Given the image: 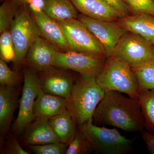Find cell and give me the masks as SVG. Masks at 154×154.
<instances>
[{
	"label": "cell",
	"instance_id": "cell-1",
	"mask_svg": "<svg viewBox=\"0 0 154 154\" xmlns=\"http://www.w3.org/2000/svg\"><path fill=\"white\" fill-rule=\"evenodd\" d=\"M93 122L99 126H113L128 132H141L144 118L138 99L125 97L120 92H105L93 116Z\"/></svg>",
	"mask_w": 154,
	"mask_h": 154
},
{
	"label": "cell",
	"instance_id": "cell-2",
	"mask_svg": "<svg viewBox=\"0 0 154 154\" xmlns=\"http://www.w3.org/2000/svg\"><path fill=\"white\" fill-rule=\"evenodd\" d=\"M105 93L95 77L80 74L76 78L67 101L66 107L77 126L93 119Z\"/></svg>",
	"mask_w": 154,
	"mask_h": 154
},
{
	"label": "cell",
	"instance_id": "cell-3",
	"mask_svg": "<svg viewBox=\"0 0 154 154\" xmlns=\"http://www.w3.org/2000/svg\"><path fill=\"white\" fill-rule=\"evenodd\" d=\"M96 80L105 92L118 91L138 99L140 88L136 75L128 64L118 58L107 57L105 66Z\"/></svg>",
	"mask_w": 154,
	"mask_h": 154
},
{
	"label": "cell",
	"instance_id": "cell-4",
	"mask_svg": "<svg viewBox=\"0 0 154 154\" xmlns=\"http://www.w3.org/2000/svg\"><path fill=\"white\" fill-rule=\"evenodd\" d=\"M17 3V12L10 30L16 52L14 66L16 70L19 71L24 65L26 54L30 45L42 36L27 4Z\"/></svg>",
	"mask_w": 154,
	"mask_h": 154
},
{
	"label": "cell",
	"instance_id": "cell-5",
	"mask_svg": "<svg viewBox=\"0 0 154 154\" xmlns=\"http://www.w3.org/2000/svg\"><path fill=\"white\" fill-rule=\"evenodd\" d=\"M94 150L104 154H125L132 151L135 137L128 139L116 129L96 125L93 119L78 126Z\"/></svg>",
	"mask_w": 154,
	"mask_h": 154
},
{
	"label": "cell",
	"instance_id": "cell-6",
	"mask_svg": "<svg viewBox=\"0 0 154 154\" xmlns=\"http://www.w3.org/2000/svg\"><path fill=\"white\" fill-rule=\"evenodd\" d=\"M23 74L24 85L19 100V113L12 126L13 132L17 136L22 134L34 120L33 105L41 89L38 72L25 66Z\"/></svg>",
	"mask_w": 154,
	"mask_h": 154
},
{
	"label": "cell",
	"instance_id": "cell-7",
	"mask_svg": "<svg viewBox=\"0 0 154 154\" xmlns=\"http://www.w3.org/2000/svg\"><path fill=\"white\" fill-rule=\"evenodd\" d=\"M154 50V45L149 42L127 31L116 45L111 56L120 59L133 68L152 61Z\"/></svg>",
	"mask_w": 154,
	"mask_h": 154
},
{
	"label": "cell",
	"instance_id": "cell-8",
	"mask_svg": "<svg viewBox=\"0 0 154 154\" xmlns=\"http://www.w3.org/2000/svg\"><path fill=\"white\" fill-rule=\"evenodd\" d=\"M58 22L63 29L71 51L106 57L102 45L82 22L75 19Z\"/></svg>",
	"mask_w": 154,
	"mask_h": 154
},
{
	"label": "cell",
	"instance_id": "cell-9",
	"mask_svg": "<svg viewBox=\"0 0 154 154\" xmlns=\"http://www.w3.org/2000/svg\"><path fill=\"white\" fill-rule=\"evenodd\" d=\"M107 57L73 51H60L56 56L53 66L96 78L105 66Z\"/></svg>",
	"mask_w": 154,
	"mask_h": 154
},
{
	"label": "cell",
	"instance_id": "cell-10",
	"mask_svg": "<svg viewBox=\"0 0 154 154\" xmlns=\"http://www.w3.org/2000/svg\"><path fill=\"white\" fill-rule=\"evenodd\" d=\"M77 19L83 22L101 42L106 57L111 56L116 45L127 31L116 21L97 20L80 14Z\"/></svg>",
	"mask_w": 154,
	"mask_h": 154
},
{
	"label": "cell",
	"instance_id": "cell-11",
	"mask_svg": "<svg viewBox=\"0 0 154 154\" xmlns=\"http://www.w3.org/2000/svg\"><path fill=\"white\" fill-rule=\"evenodd\" d=\"M66 69L54 67L38 72L42 90L68 100L76 78Z\"/></svg>",
	"mask_w": 154,
	"mask_h": 154
},
{
	"label": "cell",
	"instance_id": "cell-12",
	"mask_svg": "<svg viewBox=\"0 0 154 154\" xmlns=\"http://www.w3.org/2000/svg\"><path fill=\"white\" fill-rule=\"evenodd\" d=\"M60 52L56 46L42 36H39L28 48L24 65L38 72L45 71L54 67V59Z\"/></svg>",
	"mask_w": 154,
	"mask_h": 154
},
{
	"label": "cell",
	"instance_id": "cell-13",
	"mask_svg": "<svg viewBox=\"0 0 154 154\" xmlns=\"http://www.w3.org/2000/svg\"><path fill=\"white\" fill-rule=\"evenodd\" d=\"M41 36L61 52L71 51L66 36L60 24L48 17L44 11L31 13Z\"/></svg>",
	"mask_w": 154,
	"mask_h": 154
},
{
	"label": "cell",
	"instance_id": "cell-14",
	"mask_svg": "<svg viewBox=\"0 0 154 154\" xmlns=\"http://www.w3.org/2000/svg\"><path fill=\"white\" fill-rule=\"evenodd\" d=\"M17 87L0 85V135L1 140L8 136L18 102Z\"/></svg>",
	"mask_w": 154,
	"mask_h": 154
},
{
	"label": "cell",
	"instance_id": "cell-15",
	"mask_svg": "<svg viewBox=\"0 0 154 154\" xmlns=\"http://www.w3.org/2000/svg\"><path fill=\"white\" fill-rule=\"evenodd\" d=\"M82 15L97 20L117 21L123 17L112 6L104 0H70Z\"/></svg>",
	"mask_w": 154,
	"mask_h": 154
},
{
	"label": "cell",
	"instance_id": "cell-16",
	"mask_svg": "<svg viewBox=\"0 0 154 154\" xmlns=\"http://www.w3.org/2000/svg\"><path fill=\"white\" fill-rule=\"evenodd\" d=\"M22 134V143L27 146L60 142L47 119H34Z\"/></svg>",
	"mask_w": 154,
	"mask_h": 154
},
{
	"label": "cell",
	"instance_id": "cell-17",
	"mask_svg": "<svg viewBox=\"0 0 154 154\" xmlns=\"http://www.w3.org/2000/svg\"><path fill=\"white\" fill-rule=\"evenodd\" d=\"M116 22L128 32L140 35L154 45V16L140 13L122 17Z\"/></svg>",
	"mask_w": 154,
	"mask_h": 154
},
{
	"label": "cell",
	"instance_id": "cell-18",
	"mask_svg": "<svg viewBox=\"0 0 154 154\" xmlns=\"http://www.w3.org/2000/svg\"><path fill=\"white\" fill-rule=\"evenodd\" d=\"M67 101L59 96L45 93L41 89L33 105L34 119H49L66 112Z\"/></svg>",
	"mask_w": 154,
	"mask_h": 154
},
{
	"label": "cell",
	"instance_id": "cell-19",
	"mask_svg": "<svg viewBox=\"0 0 154 154\" xmlns=\"http://www.w3.org/2000/svg\"><path fill=\"white\" fill-rule=\"evenodd\" d=\"M45 1L44 12L57 22L78 18V11L70 0Z\"/></svg>",
	"mask_w": 154,
	"mask_h": 154
},
{
	"label": "cell",
	"instance_id": "cell-20",
	"mask_svg": "<svg viewBox=\"0 0 154 154\" xmlns=\"http://www.w3.org/2000/svg\"><path fill=\"white\" fill-rule=\"evenodd\" d=\"M48 122L60 141L63 143H69L78 128L68 111L49 119Z\"/></svg>",
	"mask_w": 154,
	"mask_h": 154
},
{
	"label": "cell",
	"instance_id": "cell-21",
	"mask_svg": "<svg viewBox=\"0 0 154 154\" xmlns=\"http://www.w3.org/2000/svg\"><path fill=\"white\" fill-rule=\"evenodd\" d=\"M138 100L144 118L145 128L154 135V89L140 90Z\"/></svg>",
	"mask_w": 154,
	"mask_h": 154
},
{
	"label": "cell",
	"instance_id": "cell-22",
	"mask_svg": "<svg viewBox=\"0 0 154 154\" xmlns=\"http://www.w3.org/2000/svg\"><path fill=\"white\" fill-rule=\"evenodd\" d=\"M140 90L154 89V63L152 61L132 68Z\"/></svg>",
	"mask_w": 154,
	"mask_h": 154
},
{
	"label": "cell",
	"instance_id": "cell-23",
	"mask_svg": "<svg viewBox=\"0 0 154 154\" xmlns=\"http://www.w3.org/2000/svg\"><path fill=\"white\" fill-rule=\"evenodd\" d=\"M18 3L14 0H5L0 7V33L10 29L17 12Z\"/></svg>",
	"mask_w": 154,
	"mask_h": 154
},
{
	"label": "cell",
	"instance_id": "cell-24",
	"mask_svg": "<svg viewBox=\"0 0 154 154\" xmlns=\"http://www.w3.org/2000/svg\"><path fill=\"white\" fill-rule=\"evenodd\" d=\"M0 57L6 63L14 61L16 57L15 46L10 29L1 33Z\"/></svg>",
	"mask_w": 154,
	"mask_h": 154
},
{
	"label": "cell",
	"instance_id": "cell-25",
	"mask_svg": "<svg viewBox=\"0 0 154 154\" xmlns=\"http://www.w3.org/2000/svg\"><path fill=\"white\" fill-rule=\"evenodd\" d=\"M94 150L78 127L73 137L69 142L66 154H86Z\"/></svg>",
	"mask_w": 154,
	"mask_h": 154
},
{
	"label": "cell",
	"instance_id": "cell-26",
	"mask_svg": "<svg viewBox=\"0 0 154 154\" xmlns=\"http://www.w3.org/2000/svg\"><path fill=\"white\" fill-rule=\"evenodd\" d=\"M19 71H13L2 59H0V85L17 87L20 82Z\"/></svg>",
	"mask_w": 154,
	"mask_h": 154
},
{
	"label": "cell",
	"instance_id": "cell-27",
	"mask_svg": "<svg viewBox=\"0 0 154 154\" xmlns=\"http://www.w3.org/2000/svg\"><path fill=\"white\" fill-rule=\"evenodd\" d=\"M69 143L60 142L40 145L28 146L31 151L36 154H66Z\"/></svg>",
	"mask_w": 154,
	"mask_h": 154
},
{
	"label": "cell",
	"instance_id": "cell-28",
	"mask_svg": "<svg viewBox=\"0 0 154 154\" xmlns=\"http://www.w3.org/2000/svg\"><path fill=\"white\" fill-rule=\"evenodd\" d=\"M134 14L146 13L154 16V0H124Z\"/></svg>",
	"mask_w": 154,
	"mask_h": 154
},
{
	"label": "cell",
	"instance_id": "cell-29",
	"mask_svg": "<svg viewBox=\"0 0 154 154\" xmlns=\"http://www.w3.org/2000/svg\"><path fill=\"white\" fill-rule=\"evenodd\" d=\"M17 136L13 132L9 133L6 138L5 146L3 152L6 154H29L20 145Z\"/></svg>",
	"mask_w": 154,
	"mask_h": 154
},
{
	"label": "cell",
	"instance_id": "cell-30",
	"mask_svg": "<svg viewBox=\"0 0 154 154\" xmlns=\"http://www.w3.org/2000/svg\"><path fill=\"white\" fill-rule=\"evenodd\" d=\"M106 2L116 9L123 17L129 16L133 14L129 6L124 2V0H104Z\"/></svg>",
	"mask_w": 154,
	"mask_h": 154
},
{
	"label": "cell",
	"instance_id": "cell-31",
	"mask_svg": "<svg viewBox=\"0 0 154 154\" xmlns=\"http://www.w3.org/2000/svg\"><path fill=\"white\" fill-rule=\"evenodd\" d=\"M140 133L149 153L154 154V135L144 130Z\"/></svg>",
	"mask_w": 154,
	"mask_h": 154
},
{
	"label": "cell",
	"instance_id": "cell-32",
	"mask_svg": "<svg viewBox=\"0 0 154 154\" xmlns=\"http://www.w3.org/2000/svg\"><path fill=\"white\" fill-rule=\"evenodd\" d=\"M45 0H27L25 3L27 4L30 12H39L44 11Z\"/></svg>",
	"mask_w": 154,
	"mask_h": 154
},
{
	"label": "cell",
	"instance_id": "cell-33",
	"mask_svg": "<svg viewBox=\"0 0 154 154\" xmlns=\"http://www.w3.org/2000/svg\"><path fill=\"white\" fill-rule=\"evenodd\" d=\"M14 1H16V2L18 3H25L27 0H14Z\"/></svg>",
	"mask_w": 154,
	"mask_h": 154
},
{
	"label": "cell",
	"instance_id": "cell-34",
	"mask_svg": "<svg viewBox=\"0 0 154 154\" xmlns=\"http://www.w3.org/2000/svg\"><path fill=\"white\" fill-rule=\"evenodd\" d=\"M152 61L154 63V50L153 55L152 58Z\"/></svg>",
	"mask_w": 154,
	"mask_h": 154
},
{
	"label": "cell",
	"instance_id": "cell-35",
	"mask_svg": "<svg viewBox=\"0 0 154 154\" xmlns=\"http://www.w3.org/2000/svg\"><path fill=\"white\" fill-rule=\"evenodd\" d=\"M1 1H3V0H1ZM5 1V0H4Z\"/></svg>",
	"mask_w": 154,
	"mask_h": 154
}]
</instances>
